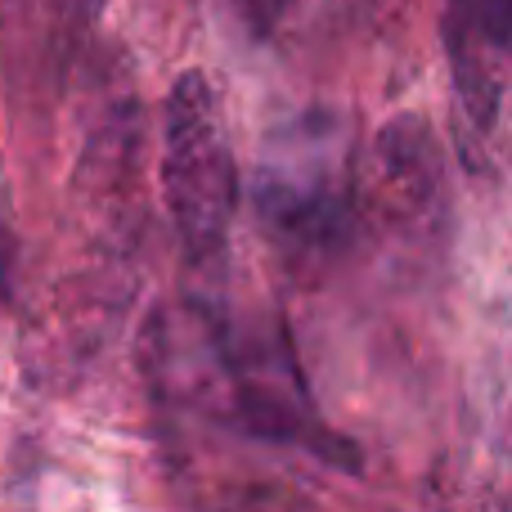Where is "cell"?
<instances>
[{
  "instance_id": "cell-1",
  "label": "cell",
  "mask_w": 512,
  "mask_h": 512,
  "mask_svg": "<svg viewBox=\"0 0 512 512\" xmlns=\"http://www.w3.org/2000/svg\"><path fill=\"white\" fill-rule=\"evenodd\" d=\"M162 198L189 261L198 270L221 265L239 207V162L203 72H180L162 104Z\"/></svg>"
},
{
  "instance_id": "cell-2",
  "label": "cell",
  "mask_w": 512,
  "mask_h": 512,
  "mask_svg": "<svg viewBox=\"0 0 512 512\" xmlns=\"http://www.w3.org/2000/svg\"><path fill=\"white\" fill-rule=\"evenodd\" d=\"M252 207L270 239L297 261L333 256L355 230V167L328 117H301L256 162Z\"/></svg>"
},
{
  "instance_id": "cell-3",
  "label": "cell",
  "mask_w": 512,
  "mask_h": 512,
  "mask_svg": "<svg viewBox=\"0 0 512 512\" xmlns=\"http://www.w3.org/2000/svg\"><path fill=\"white\" fill-rule=\"evenodd\" d=\"M355 198L396 239H436L445 225V162L418 117H396L378 131Z\"/></svg>"
},
{
  "instance_id": "cell-4",
  "label": "cell",
  "mask_w": 512,
  "mask_h": 512,
  "mask_svg": "<svg viewBox=\"0 0 512 512\" xmlns=\"http://www.w3.org/2000/svg\"><path fill=\"white\" fill-rule=\"evenodd\" d=\"M445 54L459 117L477 140H490L504 122L508 54H512V0H450L441 18Z\"/></svg>"
},
{
  "instance_id": "cell-5",
  "label": "cell",
  "mask_w": 512,
  "mask_h": 512,
  "mask_svg": "<svg viewBox=\"0 0 512 512\" xmlns=\"http://www.w3.org/2000/svg\"><path fill=\"white\" fill-rule=\"evenodd\" d=\"M256 36H292L301 27L328 23L337 9H355L360 0H239Z\"/></svg>"
}]
</instances>
